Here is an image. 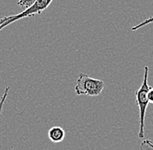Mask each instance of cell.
Masks as SVG:
<instances>
[{
  "mask_svg": "<svg viewBox=\"0 0 153 150\" xmlns=\"http://www.w3.org/2000/svg\"><path fill=\"white\" fill-rule=\"evenodd\" d=\"M105 86L104 81L92 78L82 73L76 79L74 89L77 95L97 96L102 93Z\"/></svg>",
  "mask_w": 153,
  "mask_h": 150,
  "instance_id": "7a4b0ae2",
  "label": "cell"
},
{
  "mask_svg": "<svg viewBox=\"0 0 153 150\" xmlns=\"http://www.w3.org/2000/svg\"><path fill=\"white\" fill-rule=\"evenodd\" d=\"M35 2H36V0H19L18 1V4L20 7L26 10L28 9L29 7H30Z\"/></svg>",
  "mask_w": 153,
  "mask_h": 150,
  "instance_id": "8992f818",
  "label": "cell"
},
{
  "mask_svg": "<svg viewBox=\"0 0 153 150\" xmlns=\"http://www.w3.org/2000/svg\"><path fill=\"white\" fill-rule=\"evenodd\" d=\"M10 90V86H6L5 88V90H4V93L2 95L1 99H0V117H1V113H2V110H3V108H4V102L7 98V95H8V93H9Z\"/></svg>",
  "mask_w": 153,
  "mask_h": 150,
  "instance_id": "52a82bcc",
  "label": "cell"
},
{
  "mask_svg": "<svg viewBox=\"0 0 153 150\" xmlns=\"http://www.w3.org/2000/svg\"><path fill=\"white\" fill-rule=\"evenodd\" d=\"M48 137L54 143H59L64 141L65 137V132L61 127H52L48 131Z\"/></svg>",
  "mask_w": 153,
  "mask_h": 150,
  "instance_id": "277c9868",
  "label": "cell"
},
{
  "mask_svg": "<svg viewBox=\"0 0 153 150\" xmlns=\"http://www.w3.org/2000/svg\"><path fill=\"white\" fill-rule=\"evenodd\" d=\"M52 1L53 0H36V2L30 7H29L28 9L25 10L24 11H22L21 13H19V14L10 16L9 19L0 26V31L4 27L10 24L11 23H14L18 20L25 18L28 17H34L37 14H41L44 10L47 9Z\"/></svg>",
  "mask_w": 153,
  "mask_h": 150,
  "instance_id": "3957f363",
  "label": "cell"
},
{
  "mask_svg": "<svg viewBox=\"0 0 153 150\" xmlns=\"http://www.w3.org/2000/svg\"><path fill=\"white\" fill-rule=\"evenodd\" d=\"M141 150H153V144L151 141L145 140L141 144Z\"/></svg>",
  "mask_w": 153,
  "mask_h": 150,
  "instance_id": "ba28073f",
  "label": "cell"
},
{
  "mask_svg": "<svg viewBox=\"0 0 153 150\" xmlns=\"http://www.w3.org/2000/svg\"><path fill=\"white\" fill-rule=\"evenodd\" d=\"M153 23V16L152 17H149L148 18H146L144 21H143L142 23H140V24H137V25H135L133 26L132 28H131V30H139L140 28H142L143 26H146L147 24H152Z\"/></svg>",
  "mask_w": 153,
  "mask_h": 150,
  "instance_id": "5b68a950",
  "label": "cell"
},
{
  "mask_svg": "<svg viewBox=\"0 0 153 150\" xmlns=\"http://www.w3.org/2000/svg\"><path fill=\"white\" fill-rule=\"evenodd\" d=\"M148 74H149V67H144V74H143V83L141 87L136 91V101L139 108V132L138 137L143 138L144 136V123H145V115L146 109L149 104L148 92L150 89V86L148 84Z\"/></svg>",
  "mask_w": 153,
  "mask_h": 150,
  "instance_id": "6da1fadb",
  "label": "cell"
},
{
  "mask_svg": "<svg viewBox=\"0 0 153 150\" xmlns=\"http://www.w3.org/2000/svg\"><path fill=\"white\" fill-rule=\"evenodd\" d=\"M148 99H149V103H153V87H150L148 92Z\"/></svg>",
  "mask_w": 153,
  "mask_h": 150,
  "instance_id": "9c48e42d",
  "label": "cell"
},
{
  "mask_svg": "<svg viewBox=\"0 0 153 150\" xmlns=\"http://www.w3.org/2000/svg\"><path fill=\"white\" fill-rule=\"evenodd\" d=\"M8 19H9V17H4V18H0V26H1L4 23H5Z\"/></svg>",
  "mask_w": 153,
  "mask_h": 150,
  "instance_id": "30bf717a",
  "label": "cell"
}]
</instances>
